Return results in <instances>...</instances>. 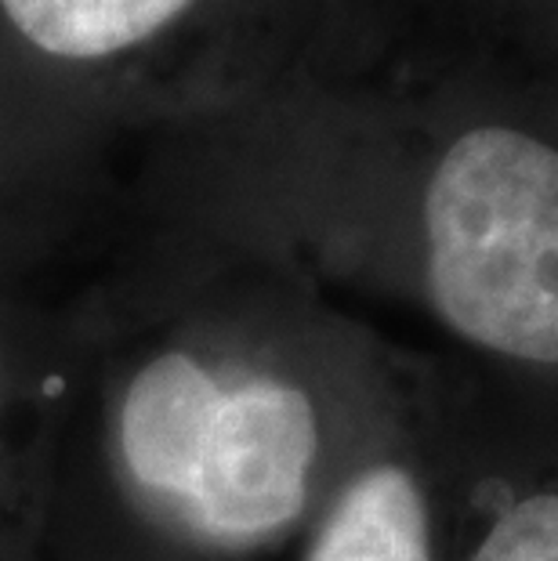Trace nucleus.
<instances>
[{
	"label": "nucleus",
	"instance_id": "f257e3e1",
	"mask_svg": "<svg viewBox=\"0 0 558 561\" xmlns=\"http://www.w3.org/2000/svg\"><path fill=\"white\" fill-rule=\"evenodd\" d=\"M66 341L55 558L243 561L338 485L330 355L305 327L171 279L66 316Z\"/></svg>",
	"mask_w": 558,
	"mask_h": 561
},
{
	"label": "nucleus",
	"instance_id": "f03ea898",
	"mask_svg": "<svg viewBox=\"0 0 558 561\" xmlns=\"http://www.w3.org/2000/svg\"><path fill=\"white\" fill-rule=\"evenodd\" d=\"M424 290L486 352L558 363V152L512 127H475L424 188Z\"/></svg>",
	"mask_w": 558,
	"mask_h": 561
},
{
	"label": "nucleus",
	"instance_id": "7ed1b4c3",
	"mask_svg": "<svg viewBox=\"0 0 558 561\" xmlns=\"http://www.w3.org/2000/svg\"><path fill=\"white\" fill-rule=\"evenodd\" d=\"M66 319L0 294V561H55Z\"/></svg>",
	"mask_w": 558,
	"mask_h": 561
},
{
	"label": "nucleus",
	"instance_id": "20e7f679",
	"mask_svg": "<svg viewBox=\"0 0 558 561\" xmlns=\"http://www.w3.org/2000/svg\"><path fill=\"white\" fill-rule=\"evenodd\" d=\"M301 561H435L432 504L399 457L349 468L316 511Z\"/></svg>",
	"mask_w": 558,
	"mask_h": 561
},
{
	"label": "nucleus",
	"instance_id": "39448f33",
	"mask_svg": "<svg viewBox=\"0 0 558 561\" xmlns=\"http://www.w3.org/2000/svg\"><path fill=\"white\" fill-rule=\"evenodd\" d=\"M193 0H0L19 37L41 55L94 66L168 30Z\"/></svg>",
	"mask_w": 558,
	"mask_h": 561
},
{
	"label": "nucleus",
	"instance_id": "423d86ee",
	"mask_svg": "<svg viewBox=\"0 0 558 561\" xmlns=\"http://www.w3.org/2000/svg\"><path fill=\"white\" fill-rule=\"evenodd\" d=\"M468 561H558V493H537L508 507Z\"/></svg>",
	"mask_w": 558,
	"mask_h": 561
},
{
	"label": "nucleus",
	"instance_id": "0eeeda50",
	"mask_svg": "<svg viewBox=\"0 0 558 561\" xmlns=\"http://www.w3.org/2000/svg\"><path fill=\"white\" fill-rule=\"evenodd\" d=\"M55 561H141V558L110 554V551H69V554H58Z\"/></svg>",
	"mask_w": 558,
	"mask_h": 561
}]
</instances>
